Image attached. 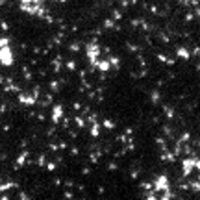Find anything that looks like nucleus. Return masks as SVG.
I'll list each match as a JSON object with an SVG mask.
<instances>
[{"mask_svg":"<svg viewBox=\"0 0 200 200\" xmlns=\"http://www.w3.org/2000/svg\"><path fill=\"white\" fill-rule=\"evenodd\" d=\"M198 147H200V141H198Z\"/></svg>","mask_w":200,"mask_h":200,"instance_id":"nucleus-43","label":"nucleus"},{"mask_svg":"<svg viewBox=\"0 0 200 200\" xmlns=\"http://www.w3.org/2000/svg\"><path fill=\"white\" fill-rule=\"evenodd\" d=\"M198 71H200V63H198Z\"/></svg>","mask_w":200,"mask_h":200,"instance_id":"nucleus-42","label":"nucleus"},{"mask_svg":"<svg viewBox=\"0 0 200 200\" xmlns=\"http://www.w3.org/2000/svg\"><path fill=\"white\" fill-rule=\"evenodd\" d=\"M109 65L111 67H113V69L117 71V69H120V58H119V56H109Z\"/></svg>","mask_w":200,"mask_h":200,"instance_id":"nucleus-11","label":"nucleus"},{"mask_svg":"<svg viewBox=\"0 0 200 200\" xmlns=\"http://www.w3.org/2000/svg\"><path fill=\"white\" fill-rule=\"evenodd\" d=\"M195 169H196L198 174H200V158H196V161H195Z\"/></svg>","mask_w":200,"mask_h":200,"instance_id":"nucleus-35","label":"nucleus"},{"mask_svg":"<svg viewBox=\"0 0 200 200\" xmlns=\"http://www.w3.org/2000/svg\"><path fill=\"white\" fill-rule=\"evenodd\" d=\"M100 158V152H91V156H89V159H91V163H96Z\"/></svg>","mask_w":200,"mask_h":200,"instance_id":"nucleus-22","label":"nucleus"},{"mask_svg":"<svg viewBox=\"0 0 200 200\" xmlns=\"http://www.w3.org/2000/svg\"><path fill=\"white\" fill-rule=\"evenodd\" d=\"M58 87H59L58 82H50V89H52V91H58Z\"/></svg>","mask_w":200,"mask_h":200,"instance_id":"nucleus-31","label":"nucleus"},{"mask_svg":"<svg viewBox=\"0 0 200 200\" xmlns=\"http://www.w3.org/2000/svg\"><path fill=\"white\" fill-rule=\"evenodd\" d=\"M67 69L74 71V69H76V61H74V59H69V61H67Z\"/></svg>","mask_w":200,"mask_h":200,"instance_id":"nucleus-24","label":"nucleus"},{"mask_svg":"<svg viewBox=\"0 0 200 200\" xmlns=\"http://www.w3.org/2000/svg\"><path fill=\"white\" fill-rule=\"evenodd\" d=\"M96 120H98L96 113H91V115H89V117H85V122H91V124H93V122H96Z\"/></svg>","mask_w":200,"mask_h":200,"instance_id":"nucleus-23","label":"nucleus"},{"mask_svg":"<svg viewBox=\"0 0 200 200\" xmlns=\"http://www.w3.org/2000/svg\"><path fill=\"white\" fill-rule=\"evenodd\" d=\"M193 19H195V13H187V15H185V20H187V22H191Z\"/></svg>","mask_w":200,"mask_h":200,"instance_id":"nucleus-34","label":"nucleus"},{"mask_svg":"<svg viewBox=\"0 0 200 200\" xmlns=\"http://www.w3.org/2000/svg\"><path fill=\"white\" fill-rule=\"evenodd\" d=\"M100 130H102V126H100L98 120H96V122H93V126H91V130H89V133H91L93 137H98V135H100Z\"/></svg>","mask_w":200,"mask_h":200,"instance_id":"nucleus-15","label":"nucleus"},{"mask_svg":"<svg viewBox=\"0 0 200 200\" xmlns=\"http://www.w3.org/2000/svg\"><path fill=\"white\" fill-rule=\"evenodd\" d=\"M71 154H72V156H78V148H76V147H72V148H71Z\"/></svg>","mask_w":200,"mask_h":200,"instance_id":"nucleus-39","label":"nucleus"},{"mask_svg":"<svg viewBox=\"0 0 200 200\" xmlns=\"http://www.w3.org/2000/svg\"><path fill=\"white\" fill-rule=\"evenodd\" d=\"M189 191L200 193V178H196V180H193V182H189Z\"/></svg>","mask_w":200,"mask_h":200,"instance_id":"nucleus-14","label":"nucleus"},{"mask_svg":"<svg viewBox=\"0 0 200 200\" xmlns=\"http://www.w3.org/2000/svg\"><path fill=\"white\" fill-rule=\"evenodd\" d=\"M102 124H104V128H108V130H113V128H115V122L111 120V119H104Z\"/></svg>","mask_w":200,"mask_h":200,"instance_id":"nucleus-19","label":"nucleus"},{"mask_svg":"<svg viewBox=\"0 0 200 200\" xmlns=\"http://www.w3.org/2000/svg\"><path fill=\"white\" fill-rule=\"evenodd\" d=\"M191 56H200V47H195V50H193Z\"/></svg>","mask_w":200,"mask_h":200,"instance_id":"nucleus-37","label":"nucleus"},{"mask_svg":"<svg viewBox=\"0 0 200 200\" xmlns=\"http://www.w3.org/2000/svg\"><path fill=\"white\" fill-rule=\"evenodd\" d=\"M111 15H113L115 20H120V19H122V11H120V9H113V11H111Z\"/></svg>","mask_w":200,"mask_h":200,"instance_id":"nucleus-21","label":"nucleus"},{"mask_svg":"<svg viewBox=\"0 0 200 200\" xmlns=\"http://www.w3.org/2000/svg\"><path fill=\"white\" fill-rule=\"evenodd\" d=\"M74 122H76L78 128H85V124H87V122H85V117H82V115H76V117H74Z\"/></svg>","mask_w":200,"mask_h":200,"instance_id":"nucleus-16","label":"nucleus"},{"mask_svg":"<svg viewBox=\"0 0 200 200\" xmlns=\"http://www.w3.org/2000/svg\"><path fill=\"white\" fill-rule=\"evenodd\" d=\"M141 187H143V189H147V191H148V189H152V183H148V182H143V183H141Z\"/></svg>","mask_w":200,"mask_h":200,"instance_id":"nucleus-32","label":"nucleus"},{"mask_svg":"<svg viewBox=\"0 0 200 200\" xmlns=\"http://www.w3.org/2000/svg\"><path fill=\"white\" fill-rule=\"evenodd\" d=\"M72 108H74V109L78 111V109H80V108H82V104H80V102H74V104H72Z\"/></svg>","mask_w":200,"mask_h":200,"instance_id":"nucleus-38","label":"nucleus"},{"mask_svg":"<svg viewBox=\"0 0 200 200\" xmlns=\"http://www.w3.org/2000/svg\"><path fill=\"white\" fill-rule=\"evenodd\" d=\"M44 165H47L48 171H54V169H56V163H52V161H50V163H44Z\"/></svg>","mask_w":200,"mask_h":200,"instance_id":"nucleus-33","label":"nucleus"},{"mask_svg":"<svg viewBox=\"0 0 200 200\" xmlns=\"http://www.w3.org/2000/svg\"><path fill=\"white\" fill-rule=\"evenodd\" d=\"M13 63H15V56H13L11 47H9V44L0 47V65H2V67H11Z\"/></svg>","mask_w":200,"mask_h":200,"instance_id":"nucleus-2","label":"nucleus"},{"mask_svg":"<svg viewBox=\"0 0 200 200\" xmlns=\"http://www.w3.org/2000/svg\"><path fill=\"white\" fill-rule=\"evenodd\" d=\"M178 159V156L174 154V152H171L169 148L167 150H163V154H161V161H167V163H174Z\"/></svg>","mask_w":200,"mask_h":200,"instance_id":"nucleus-7","label":"nucleus"},{"mask_svg":"<svg viewBox=\"0 0 200 200\" xmlns=\"http://www.w3.org/2000/svg\"><path fill=\"white\" fill-rule=\"evenodd\" d=\"M128 44V50H132V52H139V47L137 44H133V43H126Z\"/></svg>","mask_w":200,"mask_h":200,"instance_id":"nucleus-28","label":"nucleus"},{"mask_svg":"<svg viewBox=\"0 0 200 200\" xmlns=\"http://www.w3.org/2000/svg\"><path fill=\"white\" fill-rule=\"evenodd\" d=\"M63 115H65V109H63V106L61 104H56L54 108H52V122H54V124H58V122L63 119Z\"/></svg>","mask_w":200,"mask_h":200,"instance_id":"nucleus-6","label":"nucleus"},{"mask_svg":"<svg viewBox=\"0 0 200 200\" xmlns=\"http://www.w3.org/2000/svg\"><path fill=\"white\" fill-rule=\"evenodd\" d=\"M189 139H191V133H189V132H183V133H182V137L178 139V143H182V144H183V143H187Z\"/></svg>","mask_w":200,"mask_h":200,"instance_id":"nucleus-20","label":"nucleus"},{"mask_svg":"<svg viewBox=\"0 0 200 200\" xmlns=\"http://www.w3.org/2000/svg\"><path fill=\"white\" fill-rule=\"evenodd\" d=\"M117 167H119V165H117L115 161H111V163L108 165V169H109V171H117Z\"/></svg>","mask_w":200,"mask_h":200,"instance_id":"nucleus-30","label":"nucleus"},{"mask_svg":"<svg viewBox=\"0 0 200 200\" xmlns=\"http://www.w3.org/2000/svg\"><path fill=\"white\" fill-rule=\"evenodd\" d=\"M0 182H2V178H0Z\"/></svg>","mask_w":200,"mask_h":200,"instance_id":"nucleus-44","label":"nucleus"},{"mask_svg":"<svg viewBox=\"0 0 200 200\" xmlns=\"http://www.w3.org/2000/svg\"><path fill=\"white\" fill-rule=\"evenodd\" d=\"M13 187H17L15 182H2L0 183V193H6V191H9V189H13Z\"/></svg>","mask_w":200,"mask_h":200,"instance_id":"nucleus-13","label":"nucleus"},{"mask_svg":"<svg viewBox=\"0 0 200 200\" xmlns=\"http://www.w3.org/2000/svg\"><path fill=\"white\" fill-rule=\"evenodd\" d=\"M180 4L182 6H189V0H180Z\"/></svg>","mask_w":200,"mask_h":200,"instance_id":"nucleus-40","label":"nucleus"},{"mask_svg":"<svg viewBox=\"0 0 200 200\" xmlns=\"http://www.w3.org/2000/svg\"><path fill=\"white\" fill-rule=\"evenodd\" d=\"M9 44V37H0V47H6Z\"/></svg>","mask_w":200,"mask_h":200,"instance_id":"nucleus-29","label":"nucleus"},{"mask_svg":"<svg viewBox=\"0 0 200 200\" xmlns=\"http://www.w3.org/2000/svg\"><path fill=\"white\" fill-rule=\"evenodd\" d=\"M176 56H178V58H180V59H191V52H189L185 47H178L176 48Z\"/></svg>","mask_w":200,"mask_h":200,"instance_id":"nucleus-9","label":"nucleus"},{"mask_svg":"<svg viewBox=\"0 0 200 200\" xmlns=\"http://www.w3.org/2000/svg\"><path fill=\"white\" fill-rule=\"evenodd\" d=\"M195 161H196V156H185V158L182 159V174L185 178L191 176V172L195 171Z\"/></svg>","mask_w":200,"mask_h":200,"instance_id":"nucleus-3","label":"nucleus"},{"mask_svg":"<svg viewBox=\"0 0 200 200\" xmlns=\"http://www.w3.org/2000/svg\"><path fill=\"white\" fill-rule=\"evenodd\" d=\"M26 158H28V150H24V152H22L19 158H17V161H15V169H19V167L24 165V163H26Z\"/></svg>","mask_w":200,"mask_h":200,"instance_id":"nucleus-10","label":"nucleus"},{"mask_svg":"<svg viewBox=\"0 0 200 200\" xmlns=\"http://www.w3.org/2000/svg\"><path fill=\"white\" fill-rule=\"evenodd\" d=\"M150 100H152L154 104H158L159 100H161V95H159V91H158V89H156V91H152V95H150Z\"/></svg>","mask_w":200,"mask_h":200,"instance_id":"nucleus-18","label":"nucleus"},{"mask_svg":"<svg viewBox=\"0 0 200 200\" xmlns=\"http://www.w3.org/2000/svg\"><path fill=\"white\" fill-rule=\"evenodd\" d=\"M0 28H2V30H8V28H9V24H8L6 20H2V22H0Z\"/></svg>","mask_w":200,"mask_h":200,"instance_id":"nucleus-36","label":"nucleus"},{"mask_svg":"<svg viewBox=\"0 0 200 200\" xmlns=\"http://www.w3.org/2000/svg\"><path fill=\"white\" fill-rule=\"evenodd\" d=\"M69 48H71L72 52H78V50H80V48H82V44H80V43H72V44H71V47H69Z\"/></svg>","mask_w":200,"mask_h":200,"instance_id":"nucleus-27","label":"nucleus"},{"mask_svg":"<svg viewBox=\"0 0 200 200\" xmlns=\"http://www.w3.org/2000/svg\"><path fill=\"white\" fill-rule=\"evenodd\" d=\"M39 167H44V163H47V158H44V156H39V158H37V161H35Z\"/></svg>","mask_w":200,"mask_h":200,"instance_id":"nucleus-25","label":"nucleus"},{"mask_svg":"<svg viewBox=\"0 0 200 200\" xmlns=\"http://www.w3.org/2000/svg\"><path fill=\"white\" fill-rule=\"evenodd\" d=\"M100 44L96 39H93L91 43L85 44V54H87V59H89V65H91V71H96V61L100 59Z\"/></svg>","mask_w":200,"mask_h":200,"instance_id":"nucleus-1","label":"nucleus"},{"mask_svg":"<svg viewBox=\"0 0 200 200\" xmlns=\"http://www.w3.org/2000/svg\"><path fill=\"white\" fill-rule=\"evenodd\" d=\"M20 4H43V0H20Z\"/></svg>","mask_w":200,"mask_h":200,"instance_id":"nucleus-26","label":"nucleus"},{"mask_svg":"<svg viewBox=\"0 0 200 200\" xmlns=\"http://www.w3.org/2000/svg\"><path fill=\"white\" fill-rule=\"evenodd\" d=\"M163 109H165V115H167V119H174V115H176V111H174V108H169V106H163Z\"/></svg>","mask_w":200,"mask_h":200,"instance_id":"nucleus-17","label":"nucleus"},{"mask_svg":"<svg viewBox=\"0 0 200 200\" xmlns=\"http://www.w3.org/2000/svg\"><path fill=\"white\" fill-rule=\"evenodd\" d=\"M96 69H98L100 72H109V71H111L109 59H108V58H106V59H98V61H96Z\"/></svg>","mask_w":200,"mask_h":200,"instance_id":"nucleus-8","label":"nucleus"},{"mask_svg":"<svg viewBox=\"0 0 200 200\" xmlns=\"http://www.w3.org/2000/svg\"><path fill=\"white\" fill-rule=\"evenodd\" d=\"M152 189L156 193H165V191H169L171 189V185H169V178H167L165 174H161V176H158L154 180V183H152Z\"/></svg>","mask_w":200,"mask_h":200,"instance_id":"nucleus-4","label":"nucleus"},{"mask_svg":"<svg viewBox=\"0 0 200 200\" xmlns=\"http://www.w3.org/2000/svg\"><path fill=\"white\" fill-rule=\"evenodd\" d=\"M115 24H117V20H115L113 17H108V19L104 20V26H102V28H104V30H113Z\"/></svg>","mask_w":200,"mask_h":200,"instance_id":"nucleus-12","label":"nucleus"},{"mask_svg":"<svg viewBox=\"0 0 200 200\" xmlns=\"http://www.w3.org/2000/svg\"><path fill=\"white\" fill-rule=\"evenodd\" d=\"M58 2H67V0H58Z\"/></svg>","mask_w":200,"mask_h":200,"instance_id":"nucleus-41","label":"nucleus"},{"mask_svg":"<svg viewBox=\"0 0 200 200\" xmlns=\"http://www.w3.org/2000/svg\"><path fill=\"white\" fill-rule=\"evenodd\" d=\"M19 102L20 104H24V106H33V104H37V96L35 95H26V93H20L19 91Z\"/></svg>","mask_w":200,"mask_h":200,"instance_id":"nucleus-5","label":"nucleus"}]
</instances>
